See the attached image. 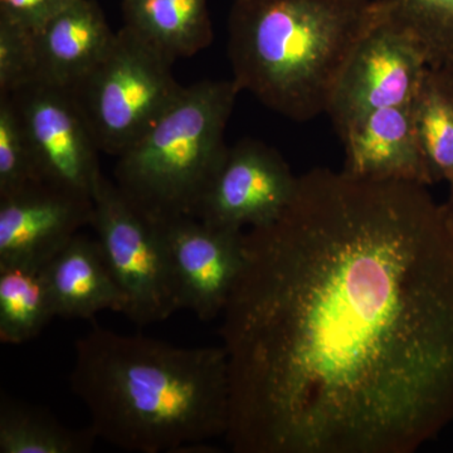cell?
Masks as SVG:
<instances>
[{"label": "cell", "mask_w": 453, "mask_h": 453, "mask_svg": "<svg viewBox=\"0 0 453 453\" xmlns=\"http://www.w3.org/2000/svg\"><path fill=\"white\" fill-rule=\"evenodd\" d=\"M432 73L436 76L438 81L446 86L453 94V58L445 65L437 68H431Z\"/></svg>", "instance_id": "obj_23"}, {"label": "cell", "mask_w": 453, "mask_h": 453, "mask_svg": "<svg viewBox=\"0 0 453 453\" xmlns=\"http://www.w3.org/2000/svg\"><path fill=\"white\" fill-rule=\"evenodd\" d=\"M125 25L168 61L210 46L208 0H124Z\"/></svg>", "instance_id": "obj_15"}, {"label": "cell", "mask_w": 453, "mask_h": 453, "mask_svg": "<svg viewBox=\"0 0 453 453\" xmlns=\"http://www.w3.org/2000/svg\"><path fill=\"white\" fill-rule=\"evenodd\" d=\"M445 207L447 211H449V217H451V219L453 220V181L452 183H449V198H447V201L445 202Z\"/></svg>", "instance_id": "obj_24"}, {"label": "cell", "mask_w": 453, "mask_h": 453, "mask_svg": "<svg viewBox=\"0 0 453 453\" xmlns=\"http://www.w3.org/2000/svg\"><path fill=\"white\" fill-rule=\"evenodd\" d=\"M427 188L315 168L244 232L232 451L413 453L453 421V220Z\"/></svg>", "instance_id": "obj_1"}, {"label": "cell", "mask_w": 453, "mask_h": 453, "mask_svg": "<svg viewBox=\"0 0 453 453\" xmlns=\"http://www.w3.org/2000/svg\"><path fill=\"white\" fill-rule=\"evenodd\" d=\"M70 387L98 440L124 451L180 453L228 428L222 345L178 347L95 325L74 342Z\"/></svg>", "instance_id": "obj_2"}, {"label": "cell", "mask_w": 453, "mask_h": 453, "mask_svg": "<svg viewBox=\"0 0 453 453\" xmlns=\"http://www.w3.org/2000/svg\"><path fill=\"white\" fill-rule=\"evenodd\" d=\"M38 179L31 145L13 98L0 95V198Z\"/></svg>", "instance_id": "obj_20"}, {"label": "cell", "mask_w": 453, "mask_h": 453, "mask_svg": "<svg viewBox=\"0 0 453 453\" xmlns=\"http://www.w3.org/2000/svg\"><path fill=\"white\" fill-rule=\"evenodd\" d=\"M428 73L416 42L380 16L357 44L334 91L327 115L336 133L375 110L410 105Z\"/></svg>", "instance_id": "obj_8"}, {"label": "cell", "mask_w": 453, "mask_h": 453, "mask_svg": "<svg viewBox=\"0 0 453 453\" xmlns=\"http://www.w3.org/2000/svg\"><path fill=\"white\" fill-rule=\"evenodd\" d=\"M378 0H234V82L290 120L327 113L342 70L380 19Z\"/></svg>", "instance_id": "obj_3"}, {"label": "cell", "mask_w": 453, "mask_h": 453, "mask_svg": "<svg viewBox=\"0 0 453 453\" xmlns=\"http://www.w3.org/2000/svg\"><path fill=\"white\" fill-rule=\"evenodd\" d=\"M116 33L94 0H73L35 33L40 80L73 88L106 56Z\"/></svg>", "instance_id": "obj_13"}, {"label": "cell", "mask_w": 453, "mask_h": 453, "mask_svg": "<svg viewBox=\"0 0 453 453\" xmlns=\"http://www.w3.org/2000/svg\"><path fill=\"white\" fill-rule=\"evenodd\" d=\"M98 438L91 427H65L46 411L0 399V453H88Z\"/></svg>", "instance_id": "obj_16"}, {"label": "cell", "mask_w": 453, "mask_h": 453, "mask_svg": "<svg viewBox=\"0 0 453 453\" xmlns=\"http://www.w3.org/2000/svg\"><path fill=\"white\" fill-rule=\"evenodd\" d=\"M9 96L19 112L38 179L94 199L104 175L100 149L73 92L37 80Z\"/></svg>", "instance_id": "obj_7"}, {"label": "cell", "mask_w": 453, "mask_h": 453, "mask_svg": "<svg viewBox=\"0 0 453 453\" xmlns=\"http://www.w3.org/2000/svg\"><path fill=\"white\" fill-rule=\"evenodd\" d=\"M240 92L234 79L184 88L157 124L118 157L119 189L159 222L196 219L228 149L225 131Z\"/></svg>", "instance_id": "obj_4"}, {"label": "cell", "mask_w": 453, "mask_h": 453, "mask_svg": "<svg viewBox=\"0 0 453 453\" xmlns=\"http://www.w3.org/2000/svg\"><path fill=\"white\" fill-rule=\"evenodd\" d=\"M170 65L129 27L116 32L106 56L71 88L100 151L120 157L180 96Z\"/></svg>", "instance_id": "obj_5"}, {"label": "cell", "mask_w": 453, "mask_h": 453, "mask_svg": "<svg viewBox=\"0 0 453 453\" xmlns=\"http://www.w3.org/2000/svg\"><path fill=\"white\" fill-rule=\"evenodd\" d=\"M42 271L57 318L92 320L101 311L124 315L127 301L97 238L74 235Z\"/></svg>", "instance_id": "obj_14"}, {"label": "cell", "mask_w": 453, "mask_h": 453, "mask_svg": "<svg viewBox=\"0 0 453 453\" xmlns=\"http://www.w3.org/2000/svg\"><path fill=\"white\" fill-rule=\"evenodd\" d=\"M412 104L375 110L342 131L339 135L345 151L342 170L357 178L432 186Z\"/></svg>", "instance_id": "obj_12"}, {"label": "cell", "mask_w": 453, "mask_h": 453, "mask_svg": "<svg viewBox=\"0 0 453 453\" xmlns=\"http://www.w3.org/2000/svg\"><path fill=\"white\" fill-rule=\"evenodd\" d=\"M91 226L130 321L145 326L180 310L164 223L136 207L105 175L95 190Z\"/></svg>", "instance_id": "obj_6"}, {"label": "cell", "mask_w": 453, "mask_h": 453, "mask_svg": "<svg viewBox=\"0 0 453 453\" xmlns=\"http://www.w3.org/2000/svg\"><path fill=\"white\" fill-rule=\"evenodd\" d=\"M92 219L94 199L43 181L2 196L0 267H43Z\"/></svg>", "instance_id": "obj_10"}, {"label": "cell", "mask_w": 453, "mask_h": 453, "mask_svg": "<svg viewBox=\"0 0 453 453\" xmlns=\"http://www.w3.org/2000/svg\"><path fill=\"white\" fill-rule=\"evenodd\" d=\"M71 2L73 0H0V17L37 33Z\"/></svg>", "instance_id": "obj_22"}, {"label": "cell", "mask_w": 453, "mask_h": 453, "mask_svg": "<svg viewBox=\"0 0 453 453\" xmlns=\"http://www.w3.org/2000/svg\"><path fill=\"white\" fill-rule=\"evenodd\" d=\"M57 318L42 268L0 267V342L20 345L37 338Z\"/></svg>", "instance_id": "obj_17"}, {"label": "cell", "mask_w": 453, "mask_h": 453, "mask_svg": "<svg viewBox=\"0 0 453 453\" xmlns=\"http://www.w3.org/2000/svg\"><path fill=\"white\" fill-rule=\"evenodd\" d=\"M414 125L432 184L453 181V94L431 68L413 104Z\"/></svg>", "instance_id": "obj_18"}, {"label": "cell", "mask_w": 453, "mask_h": 453, "mask_svg": "<svg viewBox=\"0 0 453 453\" xmlns=\"http://www.w3.org/2000/svg\"><path fill=\"white\" fill-rule=\"evenodd\" d=\"M40 80L35 33L0 17V95Z\"/></svg>", "instance_id": "obj_21"}, {"label": "cell", "mask_w": 453, "mask_h": 453, "mask_svg": "<svg viewBox=\"0 0 453 453\" xmlns=\"http://www.w3.org/2000/svg\"><path fill=\"white\" fill-rule=\"evenodd\" d=\"M179 308L202 321L220 318L242 273L244 231L205 225L195 217L164 223Z\"/></svg>", "instance_id": "obj_11"}, {"label": "cell", "mask_w": 453, "mask_h": 453, "mask_svg": "<svg viewBox=\"0 0 453 453\" xmlns=\"http://www.w3.org/2000/svg\"><path fill=\"white\" fill-rule=\"evenodd\" d=\"M380 16L407 33L437 68L453 58V0H378Z\"/></svg>", "instance_id": "obj_19"}, {"label": "cell", "mask_w": 453, "mask_h": 453, "mask_svg": "<svg viewBox=\"0 0 453 453\" xmlns=\"http://www.w3.org/2000/svg\"><path fill=\"white\" fill-rule=\"evenodd\" d=\"M299 177L275 149L246 139L226 149L196 219L243 231L273 222L296 190Z\"/></svg>", "instance_id": "obj_9"}]
</instances>
